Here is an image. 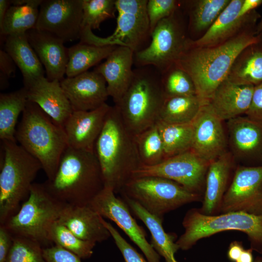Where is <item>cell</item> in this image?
<instances>
[{"instance_id": "obj_1", "label": "cell", "mask_w": 262, "mask_h": 262, "mask_svg": "<svg viewBox=\"0 0 262 262\" xmlns=\"http://www.w3.org/2000/svg\"><path fill=\"white\" fill-rule=\"evenodd\" d=\"M259 42L254 28L214 46L193 47L187 43L175 64L191 77L196 95L201 101L209 102L217 88L227 78L239 54L248 47Z\"/></svg>"}, {"instance_id": "obj_2", "label": "cell", "mask_w": 262, "mask_h": 262, "mask_svg": "<svg viewBox=\"0 0 262 262\" xmlns=\"http://www.w3.org/2000/svg\"><path fill=\"white\" fill-rule=\"evenodd\" d=\"M94 153L99 164L105 186L120 193L141 164L135 136L125 124L117 105L110 106Z\"/></svg>"}, {"instance_id": "obj_3", "label": "cell", "mask_w": 262, "mask_h": 262, "mask_svg": "<svg viewBox=\"0 0 262 262\" xmlns=\"http://www.w3.org/2000/svg\"><path fill=\"white\" fill-rule=\"evenodd\" d=\"M43 184L61 202L77 206L88 205L105 186L94 153L69 147L61 157L54 177Z\"/></svg>"}, {"instance_id": "obj_4", "label": "cell", "mask_w": 262, "mask_h": 262, "mask_svg": "<svg viewBox=\"0 0 262 262\" xmlns=\"http://www.w3.org/2000/svg\"><path fill=\"white\" fill-rule=\"evenodd\" d=\"M16 141L41 164L48 180L57 170L68 147L64 128L55 123L36 104L28 101L16 129Z\"/></svg>"}, {"instance_id": "obj_5", "label": "cell", "mask_w": 262, "mask_h": 262, "mask_svg": "<svg viewBox=\"0 0 262 262\" xmlns=\"http://www.w3.org/2000/svg\"><path fill=\"white\" fill-rule=\"evenodd\" d=\"M165 98L161 73L152 66L135 67L132 81L117 106L122 118L136 136L159 121Z\"/></svg>"}, {"instance_id": "obj_6", "label": "cell", "mask_w": 262, "mask_h": 262, "mask_svg": "<svg viewBox=\"0 0 262 262\" xmlns=\"http://www.w3.org/2000/svg\"><path fill=\"white\" fill-rule=\"evenodd\" d=\"M0 144V224H3L27 198L42 167L17 142L1 141Z\"/></svg>"}, {"instance_id": "obj_7", "label": "cell", "mask_w": 262, "mask_h": 262, "mask_svg": "<svg viewBox=\"0 0 262 262\" xmlns=\"http://www.w3.org/2000/svg\"><path fill=\"white\" fill-rule=\"evenodd\" d=\"M182 224L184 231L176 243L182 250L191 249L200 239L227 230L245 233L253 246H262V215L234 212L208 215L192 208L185 213Z\"/></svg>"}, {"instance_id": "obj_8", "label": "cell", "mask_w": 262, "mask_h": 262, "mask_svg": "<svg viewBox=\"0 0 262 262\" xmlns=\"http://www.w3.org/2000/svg\"><path fill=\"white\" fill-rule=\"evenodd\" d=\"M66 205L50 194L43 183H33L17 212L0 225H4L14 236L26 237L48 246L49 229Z\"/></svg>"}, {"instance_id": "obj_9", "label": "cell", "mask_w": 262, "mask_h": 262, "mask_svg": "<svg viewBox=\"0 0 262 262\" xmlns=\"http://www.w3.org/2000/svg\"><path fill=\"white\" fill-rule=\"evenodd\" d=\"M148 0H115L116 27L106 37L96 35L89 27L81 29L80 42L97 46H116L129 48L134 53L146 48L151 31L147 11Z\"/></svg>"}, {"instance_id": "obj_10", "label": "cell", "mask_w": 262, "mask_h": 262, "mask_svg": "<svg viewBox=\"0 0 262 262\" xmlns=\"http://www.w3.org/2000/svg\"><path fill=\"white\" fill-rule=\"evenodd\" d=\"M120 193L162 218L168 212L188 203L202 202L203 198L172 180L158 176L132 178Z\"/></svg>"}, {"instance_id": "obj_11", "label": "cell", "mask_w": 262, "mask_h": 262, "mask_svg": "<svg viewBox=\"0 0 262 262\" xmlns=\"http://www.w3.org/2000/svg\"><path fill=\"white\" fill-rule=\"evenodd\" d=\"M179 10L156 25L146 48L134 53L136 67L152 66L162 73L179 59L189 38Z\"/></svg>"}, {"instance_id": "obj_12", "label": "cell", "mask_w": 262, "mask_h": 262, "mask_svg": "<svg viewBox=\"0 0 262 262\" xmlns=\"http://www.w3.org/2000/svg\"><path fill=\"white\" fill-rule=\"evenodd\" d=\"M210 163L200 158L192 149L169 157L152 166H141L132 178L158 176L172 180L188 191L201 194ZM203 196V195H202Z\"/></svg>"}, {"instance_id": "obj_13", "label": "cell", "mask_w": 262, "mask_h": 262, "mask_svg": "<svg viewBox=\"0 0 262 262\" xmlns=\"http://www.w3.org/2000/svg\"><path fill=\"white\" fill-rule=\"evenodd\" d=\"M115 194L111 187L105 186L88 205L102 217L115 223L139 248L148 262H161L160 256L147 241L143 228L131 216L126 202Z\"/></svg>"}, {"instance_id": "obj_14", "label": "cell", "mask_w": 262, "mask_h": 262, "mask_svg": "<svg viewBox=\"0 0 262 262\" xmlns=\"http://www.w3.org/2000/svg\"><path fill=\"white\" fill-rule=\"evenodd\" d=\"M82 17V0H43L35 28L71 42L80 39Z\"/></svg>"}, {"instance_id": "obj_15", "label": "cell", "mask_w": 262, "mask_h": 262, "mask_svg": "<svg viewBox=\"0 0 262 262\" xmlns=\"http://www.w3.org/2000/svg\"><path fill=\"white\" fill-rule=\"evenodd\" d=\"M262 204V166L238 167L223 196L219 213H252Z\"/></svg>"}, {"instance_id": "obj_16", "label": "cell", "mask_w": 262, "mask_h": 262, "mask_svg": "<svg viewBox=\"0 0 262 262\" xmlns=\"http://www.w3.org/2000/svg\"><path fill=\"white\" fill-rule=\"evenodd\" d=\"M222 120L216 115L209 102L204 103L192 123L193 140L191 149L200 158L211 163L226 151L228 140Z\"/></svg>"}, {"instance_id": "obj_17", "label": "cell", "mask_w": 262, "mask_h": 262, "mask_svg": "<svg viewBox=\"0 0 262 262\" xmlns=\"http://www.w3.org/2000/svg\"><path fill=\"white\" fill-rule=\"evenodd\" d=\"M243 0H230L211 27L196 40L189 38L187 44L193 47H208L223 43L241 32L255 28L259 15L255 10L242 15Z\"/></svg>"}, {"instance_id": "obj_18", "label": "cell", "mask_w": 262, "mask_h": 262, "mask_svg": "<svg viewBox=\"0 0 262 262\" xmlns=\"http://www.w3.org/2000/svg\"><path fill=\"white\" fill-rule=\"evenodd\" d=\"M60 82L73 111L96 109L109 97L105 79L94 71L64 78Z\"/></svg>"}, {"instance_id": "obj_19", "label": "cell", "mask_w": 262, "mask_h": 262, "mask_svg": "<svg viewBox=\"0 0 262 262\" xmlns=\"http://www.w3.org/2000/svg\"><path fill=\"white\" fill-rule=\"evenodd\" d=\"M110 106L105 103L93 110L73 111L64 126L68 147L94 153Z\"/></svg>"}, {"instance_id": "obj_20", "label": "cell", "mask_w": 262, "mask_h": 262, "mask_svg": "<svg viewBox=\"0 0 262 262\" xmlns=\"http://www.w3.org/2000/svg\"><path fill=\"white\" fill-rule=\"evenodd\" d=\"M228 144L232 157L244 162L262 161V123L247 116L227 121Z\"/></svg>"}, {"instance_id": "obj_21", "label": "cell", "mask_w": 262, "mask_h": 262, "mask_svg": "<svg viewBox=\"0 0 262 262\" xmlns=\"http://www.w3.org/2000/svg\"><path fill=\"white\" fill-rule=\"evenodd\" d=\"M29 43L45 67L47 78L61 81L64 78L68 63V48L64 41L54 35L33 28L26 32Z\"/></svg>"}, {"instance_id": "obj_22", "label": "cell", "mask_w": 262, "mask_h": 262, "mask_svg": "<svg viewBox=\"0 0 262 262\" xmlns=\"http://www.w3.org/2000/svg\"><path fill=\"white\" fill-rule=\"evenodd\" d=\"M133 57L134 52L129 48L117 46L93 70L105 79L108 95L115 104L119 102L132 81Z\"/></svg>"}, {"instance_id": "obj_23", "label": "cell", "mask_w": 262, "mask_h": 262, "mask_svg": "<svg viewBox=\"0 0 262 262\" xmlns=\"http://www.w3.org/2000/svg\"><path fill=\"white\" fill-rule=\"evenodd\" d=\"M26 89L28 100L36 104L55 123L64 128L73 110L60 81H49L43 77Z\"/></svg>"}, {"instance_id": "obj_24", "label": "cell", "mask_w": 262, "mask_h": 262, "mask_svg": "<svg viewBox=\"0 0 262 262\" xmlns=\"http://www.w3.org/2000/svg\"><path fill=\"white\" fill-rule=\"evenodd\" d=\"M101 217L89 205H66L58 221L81 239L97 244L111 236Z\"/></svg>"}, {"instance_id": "obj_25", "label": "cell", "mask_w": 262, "mask_h": 262, "mask_svg": "<svg viewBox=\"0 0 262 262\" xmlns=\"http://www.w3.org/2000/svg\"><path fill=\"white\" fill-rule=\"evenodd\" d=\"M254 86L236 84L227 78L215 90L209 103L221 120H229L246 114Z\"/></svg>"}, {"instance_id": "obj_26", "label": "cell", "mask_w": 262, "mask_h": 262, "mask_svg": "<svg viewBox=\"0 0 262 262\" xmlns=\"http://www.w3.org/2000/svg\"><path fill=\"white\" fill-rule=\"evenodd\" d=\"M233 165L232 156L229 152L210 163L202 206L198 208L201 213L208 215L219 213L223 196L229 187Z\"/></svg>"}, {"instance_id": "obj_27", "label": "cell", "mask_w": 262, "mask_h": 262, "mask_svg": "<svg viewBox=\"0 0 262 262\" xmlns=\"http://www.w3.org/2000/svg\"><path fill=\"white\" fill-rule=\"evenodd\" d=\"M121 195L130 211L149 230L151 236L150 243L154 250L165 262H179L175 257V253L180 249L176 243L177 236L175 233L164 231L162 225L163 218L150 214L134 200Z\"/></svg>"}, {"instance_id": "obj_28", "label": "cell", "mask_w": 262, "mask_h": 262, "mask_svg": "<svg viewBox=\"0 0 262 262\" xmlns=\"http://www.w3.org/2000/svg\"><path fill=\"white\" fill-rule=\"evenodd\" d=\"M4 50L20 70L26 88L45 77L43 65L29 43L26 33L6 36Z\"/></svg>"}, {"instance_id": "obj_29", "label": "cell", "mask_w": 262, "mask_h": 262, "mask_svg": "<svg viewBox=\"0 0 262 262\" xmlns=\"http://www.w3.org/2000/svg\"><path fill=\"white\" fill-rule=\"evenodd\" d=\"M227 79L242 85L262 82V44L259 42L244 50L234 62Z\"/></svg>"}, {"instance_id": "obj_30", "label": "cell", "mask_w": 262, "mask_h": 262, "mask_svg": "<svg viewBox=\"0 0 262 262\" xmlns=\"http://www.w3.org/2000/svg\"><path fill=\"white\" fill-rule=\"evenodd\" d=\"M28 101L27 90L24 87L10 93H0L1 141H16L15 134L17 119L24 110Z\"/></svg>"}, {"instance_id": "obj_31", "label": "cell", "mask_w": 262, "mask_h": 262, "mask_svg": "<svg viewBox=\"0 0 262 262\" xmlns=\"http://www.w3.org/2000/svg\"><path fill=\"white\" fill-rule=\"evenodd\" d=\"M116 46H97L80 42L68 48L66 75L71 78L87 71L92 66L106 59Z\"/></svg>"}, {"instance_id": "obj_32", "label": "cell", "mask_w": 262, "mask_h": 262, "mask_svg": "<svg viewBox=\"0 0 262 262\" xmlns=\"http://www.w3.org/2000/svg\"><path fill=\"white\" fill-rule=\"evenodd\" d=\"M203 104L196 95L165 98L161 109L159 121L168 124L192 123Z\"/></svg>"}, {"instance_id": "obj_33", "label": "cell", "mask_w": 262, "mask_h": 262, "mask_svg": "<svg viewBox=\"0 0 262 262\" xmlns=\"http://www.w3.org/2000/svg\"><path fill=\"white\" fill-rule=\"evenodd\" d=\"M230 0H195L181 2L186 7L189 30L205 33L229 3Z\"/></svg>"}, {"instance_id": "obj_34", "label": "cell", "mask_w": 262, "mask_h": 262, "mask_svg": "<svg viewBox=\"0 0 262 262\" xmlns=\"http://www.w3.org/2000/svg\"><path fill=\"white\" fill-rule=\"evenodd\" d=\"M157 125L166 159L191 149L193 140L192 123L168 124L158 121Z\"/></svg>"}, {"instance_id": "obj_35", "label": "cell", "mask_w": 262, "mask_h": 262, "mask_svg": "<svg viewBox=\"0 0 262 262\" xmlns=\"http://www.w3.org/2000/svg\"><path fill=\"white\" fill-rule=\"evenodd\" d=\"M39 10L28 5H11L0 26L2 36L25 34L35 28Z\"/></svg>"}, {"instance_id": "obj_36", "label": "cell", "mask_w": 262, "mask_h": 262, "mask_svg": "<svg viewBox=\"0 0 262 262\" xmlns=\"http://www.w3.org/2000/svg\"><path fill=\"white\" fill-rule=\"evenodd\" d=\"M135 137L141 166L155 165L166 159L157 123Z\"/></svg>"}, {"instance_id": "obj_37", "label": "cell", "mask_w": 262, "mask_h": 262, "mask_svg": "<svg viewBox=\"0 0 262 262\" xmlns=\"http://www.w3.org/2000/svg\"><path fill=\"white\" fill-rule=\"evenodd\" d=\"M50 243L58 245L77 255L81 259L90 258L96 243L81 239L57 220L49 232Z\"/></svg>"}, {"instance_id": "obj_38", "label": "cell", "mask_w": 262, "mask_h": 262, "mask_svg": "<svg viewBox=\"0 0 262 262\" xmlns=\"http://www.w3.org/2000/svg\"><path fill=\"white\" fill-rule=\"evenodd\" d=\"M161 82L165 98L196 95L191 77L176 64L161 73Z\"/></svg>"}, {"instance_id": "obj_39", "label": "cell", "mask_w": 262, "mask_h": 262, "mask_svg": "<svg viewBox=\"0 0 262 262\" xmlns=\"http://www.w3.org/2000/svg\"><path fill=\"white\" fill-rule=\"evenodd\" d=\"M115 0H82L81 29L99 30L102 22L115 17Z\"/></svg>"}, {"instance_id": "obj_40", "label": "cell", "mask_w": 262, "mask_h": 262, "mask_svg": "<svg viewBox=\"0 0 262 262\" xmlns=\"http://www.w3.org/2000/svg\"><path fill=\"white\" fill-rule=\"evenodd\" d=\"M42 245L33 239L14 236L13 243L5 262H47Z\"/></svg>"}, {"instance_id": "obj_41", "label": "cell", "mask_w": 262, "mask_h": 262, "mask_svg": "<svg viewBox=\"0 0 262 262\" xmlns=\"http://www.w3.org/2000/svg\"><path fill=\"white\" fill-rule=\"evenodd\" d=\"M180 6L176 0H148L147 11L151 33L163 19L172 15Z\"/></svg>"}, {"instance_id": "obj_42", "label": "cell", "mask_w": 262, "mask_h": 262, "mask_svg": "<svg viewBox=\"0 0 262 262\" xmlns=\"http://www.w3.org/2000/svg\"><path fill=\"white\" fill-rule=\"evenodd\" d=\"M101 221L109 231L111 236L120 251L125 262H148L131 245L110 223L101 217Z\"/></svg>"}, {"instance_id": "obj_43", "label": "cell", "mask_w": 262, "mask_h": 262, "mask_svg": "<svg viewBox=\"0 0 262 262\" xmlns=\"http://www.w3.org/2000/svg\"><path fill=\"white\" fill-rule=\"evenodd\" d=\"M43 252L47 262H82L77 255L57 245L43 247Z\"/></svg>"}, {"instance_id": "obj_44", "label": "cell", "mask_w": 262, "mask_h": 262, "mask_svg": "<svg viewBox=\"0 0 262 262\" xmlns=\"http://www.w3.org/2000/svg\"><path fill=\"white\" fill-rule=\"evenodd\" d=\"M246 115L262 123V82L254 86L251 103Z\"/></svg>"}, {"instance_id": "obj_45", "label": "cell", "mask_w": 262, "mask_h": 262, "mask_svg": "<svg viewBox=\"0 0 262 262\" xmlns=\"http://www.w3.org/2000/svg\"><path fill=\"white\" fill-rule=\"evenodd\" d=\"M14 236L3 225H0V262H5L13 243Z\"/></svg>"}, {"instance_id": "obj_46", "label": "cell", "mask_w": 262, "mask_h": 262, "mask_svg": "<svg viewBox=\"0 0 262 262\" xmlns=\"http://www.w3.org/2000/svg\"><path fill=\"white\" fill-rule=\"evenodd\" d=\"M0 72L9 78L15 76L16 65L11 57L4 50H0Z\"/></svg>"}, {"instance_id": "obj_47", "label": "cell", "mask_w": 262, "mask_h": 262, "mask_svg": "<svg viewBox=\"0 0 262 262\" xmlns=\"http://www.w3.org/2000/svg\"><path fill=\"white\" fill-rule=\"evenodd\" d=\"M244 249L241 242L237 241L232 242L229 244L227 252L229 260L232 262H236Z\"/></svg>"}, {"instance_id": "obj_48", "label": "cell", "mask_w": 262, "mask_h": 262, "mask_svg": "<svg viewBox=\"0 0 262 262\" xmlns=\"http://www.w3.org/2000/svg\"><path fill=\"white\" fill-rule=\"evenodd\" d=\"M262 4V0H243L240 13L242 15H248Z\"/></svg>"}, {"instance_id": "obj_49", "label": "cell", "mask_w": 262, "mask_h": 262, "mask_svg": "<svg viewBox=\"0 0 262 262\" xmlns=\"http://www.w3.org/2000/svg\"><path fill=\"white\" fill-rule=\"evenodd\" d=\"M12 5H28L38 8L42 4V0H10Z\"/></svg>"}, {"instance_id": "obj_50", "label": "cell", "mask_w": 262, "mask_h": 262, "mask_svg": "<svg viewBox=\"0 0 262 262\" xmlns=\"http://www.w3.org/2000/svg\"><path fill=\"white\" fill-rule=\"evenodd\" d=\"M10 4V0H0V26L2 24L6 12L11 6Z\"/></svg>"}, {"instance_id": "obj_51", "label": "cell", "mask_w": 262, "mask_h": 262, "mask_svg": "<svg viewBox=\"0 0 262 262\" xmlns=\"http://www.w3.org/2000/svg\"><path fill=\"white\" fill-rule=\"evenodd\" d=\"M236 262H253L251 250L244 249Z\"/></svg>"}, {"instance_id": "obj_52", "label": "cell", "mask_w": 262, "mask_h": 262, "mask_svg": "<svg viewBox=\"0 0 262 262\" xmlns=\"http://www.w3.org/2000/svg\"><path fill=\"white\" fill-rule=\"evenodd\" d=\"M9 78L4 74L0 72V89L7 88L9 86L8 79Z\"/></svg>"}, {"instance_id": "obj_53", "label": "cell", "mask_w": 262, "mask_h": 262, "mask_svg": "<svg viewBox=\"0 0 262 262\" xmlns=\"http://www.w3.org/2000/svg\"><path fill=\"white\" fill-rule=\"evenodd\" d=\"M255 32L256 35H258L262 32V17L255 26Z\"/></svg>"}, {"instance_id": "obj_54", "label": "cell", "mask_w": 262, "mask_h": 262, "mask_svg": "<svg viewBox=\"0 0 262 262\" xmlns=\"http://www.w3.org/2000/svg\"><path fill=\"white\" fill-rule=\"evenodd\" d=\"M258 35L260 39V42L262 44V32L259 34Z\"/></svg>"}, {"instance_id": "obj_55", "label": "cell", "mask_w": 262, "mask_h": 262, "mask_svg": "<svg viewBox=\"0 0 262 262\" xmlns=\"http://www.w3.org/2000/svg\"><path fill=\"white\" fill-rule=\"evenodd\" d=\"M255 262H262V259H258V260H256Z\"/></svg>"}, {"instance_id": "obj_56", "label": "cell", "mask_w": 262, "mask_h": 262, "mask_svg": "<svg viewBox=\"0 0 262 262\" xmlns=\"http://www.w3.org/2000/svg\"><path fill=\"white\" fill-rule=\"evenodd\" d=\"M260 209L261 210V213H260L259 214L262 215V206H261V208H260Z\"/></svg>"}]
</instances>
